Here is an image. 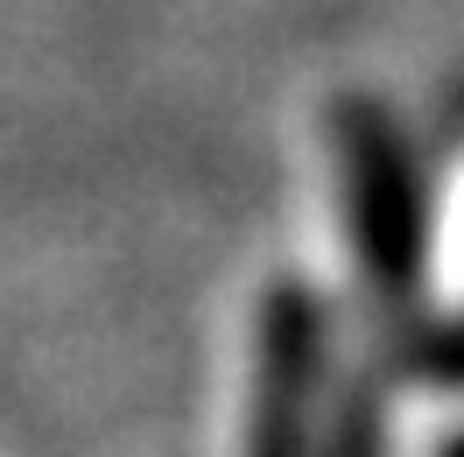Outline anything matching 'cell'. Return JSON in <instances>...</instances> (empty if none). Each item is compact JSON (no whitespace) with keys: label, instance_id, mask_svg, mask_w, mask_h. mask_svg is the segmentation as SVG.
Returning a JSON list of instances; mask_svg holds the SVG:
<instances>
[{"label":"cell","instance_id":"6da1fadb","mask_svg":"<svg viewBox=\"0 0 464 457\" xmlns=\"http://www.w3.org/2000/svg\"><path fill=\"white\" fill-rule=\"evenodd\" d=\"M352 183H359V232L373 239L387 275H408V247H415V204H408V170L394 141L373 120L352 127Z\"/></svg>","mask_w":464,"mask_h":457},{"label":"cell","instance_id":"7a4b0ae2","mask_svg":"<svg viewBox=\"0 0 464 457\" xmlns=\"http://www.w3.org/2000/svg\"><path fill=\"white\" fill-rule=\"evenodd\" d=\"M450 457H464V443H458V451H450Z\"/></svg>","mask_w":464,"mask_h":457}]
</instances>
